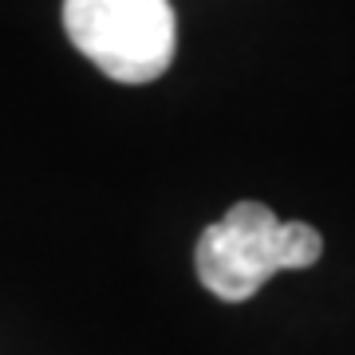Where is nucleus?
<instances>
[{"mask_svg": "<svg viewBox=\"0 0 355 355\" xmlns=\"http://www.w3.org/2000/svg\"><path fill=\"white\" fill-rule=\"evenodd\" d=\"M324 237L304 221H280L261 202H237L198 241V280L225 304L249 300L280 268H308Z\"/></svg>", "mask_w": 355, "mask_h": 355, "instance_id": "f257e3e1", "label": "nucleus"}, {"mask_svg": "<svg viewBox=\"0 0 355 355\" xmlns=\"http://www.w3.org/2000/svg\"><path fill=\"white\" fill-rule=\"evenodd\" d=\"M64 28L119 83H154L174 64L178 20L170 0H64Z\"/></svg>", "mask_w": 355, "mask_h": 355, "instance_id": "f03ea898", "label": "nucleus"}]
</instances>
